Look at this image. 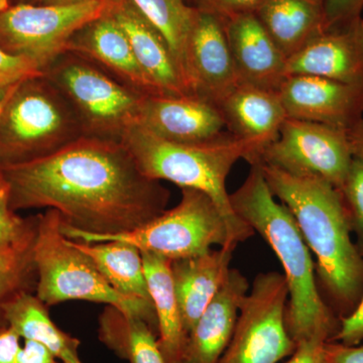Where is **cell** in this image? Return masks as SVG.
Wrapping results in <instances>:
<instances>
[{"instance_id":"cell-1","label":"cell","mask_w":363,"mask_h":363,"mask_svg":"<svg viewBox=\"0 0 363 363\" xmlns=\"http://www.w3.org/2000/svg\"><path fill=\"white\" fill-rule=\"evenodd\" d=\"M13 211L54 209L62 233L90 242L130 233L164 213L171 193L138 169L123 143L83 136L51 156L0 168Z\"/></svg>"},{"instance_id":"cell-2","label":"cell","mask_w":363,"mask_h":363,"mask_svg":"<svg viewBox=\"0 0 363 363\" xmlns=\"http://www.w3.org/2000/svg\"><path fill=\"white\" fill-rule=\"evenodd\" d=\"M257 164L272 194L290 210L316 257L315 269L325 292L341 318L347 316L363 296V255L351 240L340 191L322 179Z\"/></svg>"},{"instance_id":"cell-3","label":"cell","mask_w":363,"mask_h":363,"mask_svg":"<svg viewBox=\"0 0 363 363\" xmlns=\"http://www.w3.org/2000/svg\"><path fill=\"white\" fill-rule=\"evenodd\" d=\"M250 166L247 180L229 194L231 207L269 243L283 267L289 290V333L296 344L309 339L331 341L340 321L319 292L311 250L290 210L272 194L260 164Z\"/></svg>"},{"instance_id":"cell-4","label":"cell","mask_w":363,"mask_h":363,"mask_svg":"<svg viewBox=\"0 0 363 363\" xmlns=\"http://www.w3.org/2000/svg\"><path fill=\"white\" fill-rule=\"evenodd\" d=\"M121 143L143 175L210 196L225 216L238 243L245 242L255 233L233 211L226 181L236 162L243 159L252 164L259 159L262 150L259 145L235 138L228 131L204 143L172 142L138 123L125 131Z\"/></svg>"},{"instance_id":"cell-5","label":"cell","mask_w":363,"mask_h":363,"mask_svg":"<svg viewBox=\"0 0 363 363\" xmlns=\"http://www.w3.org/2000/svg\"><path fill=\"white\" fill-rule=\"evenodd\" d=\"M61 226V216L57 210L47 209L44 213L38 214L37 236L33 243L37 297L49 308L68 301L113 306L126 316L147 322L157 334L152 303L126 297L114 290L92 260L71 245L62 233Z\"/></svg>"},{"instance_id":"cell-6","label":"cell","mask_w":363,"mask_h":363,"mask_svg":"<svg viewBox=\"0 0 363 363\" xmlns=\"http://www.w3.org/2000/svg\"><path fill=\"white\" fill-rule=\"evenodd\" d=\"M84 131L61 91L44 74L16 86L0 113V168L51 156Z\"/></svg>"},{"instance_id":"cell-7","label":"cell","mask_w":363,"mask_h":363,"mask_svg":"<svg viewBox=\"0 0 363 363\" xmlns=\"http://www.w3.org/2000/svg\"><path fill=\"white\" fill-rule=\"evenodd\" d=\"M73 107L84 135L121 143L138 123L143 95L90 61L65 52L43 71Z\"/></svg>"},{"instance_id":"cell-8","label":"cell","mask_w":363,"mask_h":363,"mask_svg":"<svg viewBox=\"0 0 363 363\" xmlns=\"http://www.w3.org/2000/svg\"><path fill=\"white\" fill-rule=\"evenodd\" d=\"M181 190V201L177 206L145 225L88 243L124 241L142 252L155 253L171 262L203 255L213 250L214 245L235 250L238 241L212 198L195 189Z\"/></svg>"},{"instance_id":"cell-9","label":"cell","mask_w":363,"mask_h":363,"mask_svg":"<svg viewBox=\"0 0 363 363\" xmlns=\"http://www.w3.org/2000/svg\"><path fill=\"white\" fill-rule=\"evenodd\" d=\"M289 290L284 274L255 277L236 321L233 337L219 363H279L297 344L286 327Z\"/></svg>"},{"instance_id":"cell-10","label":"cell","mask_w":363,"mask_h":363,"mask_svg":"<svg viewBox=\"0 0 363 363\" xmlns=\"http://www.w3.org/2000/svg\"><path fill=\"white\" fill-rule=\"evenodd\" d=\"M108 4L109 0L62 6L11 4L0 13V48L28 60L43 73L65 52L72 35L104 14Z\"/></svg>"},{"instance_id":"cell-11","label":"cell","mask_w":363,"mask_h":363,"mask_svg":"<svg viewBox=\"0 0 363 363\" xmlns=\"http://www.w3.org/2000/svg\"><path fill=\"white\" fill-rule=\"evenodd\" d=\"M353 157L347 130L288 117L277 140L255 162L292 175L322 179L339 189Z\"/></svg>"},{"instance_id":"cell-12","label":"cell","mask_w":363,"mask_h":363,"mask_svg":"<svg viewBox=\"0 0 363 363\" xmlns=\"http://www.w3.org/2000/svg\"><path fill=\"white\" fill-rule=\"evenodd\" d=\"M185 67L190 94L217 106L240 85L223 21L198 11L186 50Z\"/></svg>"},{"instance_id":"cell-13","label":"cell","mask_w":363,"mask_h":363,"mask_svg":"<svg viewBox=\"0 0 363 363\" xmlns=\"http://www.w3.org/2000/svg\"><path fill=\"white\" fill-rule=\"evenodd\" d=\"M288 117L348 130L363 118V86L289 75L279 90Z\"/></svg>"},{"instance_id":"cell-14","label":"cell","mask_w":363,"mask_h":363,"mask_svg":"<svg viewBox=\"0 0 363 363\" xmlns=\"http://www.w3.org/2000/svg\"><path fill=\"white\" fill-rule=\"evenodd\" d=\"M286 75L319 76L363 86V18L323 28L286 61Z\"/></svg>"},{"instance_id":"cell-15","label":"cell","mask_w":363,"mask_h":363,"mask_svg":"<svg viewBox=\"0 0 363 363\" xmlns=\"http://www.w3.org/2000/svg\"><path fill=\"white\" fill-rule=\"evenodd\" d=\"M138 124L177 143H204L225 133L217 105L196 95H149L140 102Z\"/></svg>"},{"instance_id":"cell-16","label":"cell","mask_w":363,"mask_h":363,"mask_svg":"<svg viewBox=\"0 0 363 363\" xmlns=\"http://www.w3.org/2000/svg\"><path fill=\"white\" fill-rule=\"evenodd\" d=\"M65 52L88 60L138 94L162 95L140 69L125 33L108 11L79 28Z\"/></svg>"},{"instance_id":"cell-17","label":"cell","mask_w":363,"mask_h":363,"mask_svg":"<svg viewBox=\"0 0 363 363\" xmlns=\"http://www.w3.org/2000/svg\"><path fill=\"white\" fill-rule=\"evenodd\" d=\"M223 23L240 84L279 92L288 76V59L255 14H243Z\"/></svg>"},{"instance_id":"cell-18","label":"cell","mask_w":363,"mask_h":363,"mask_svg":"<svg viewBox=\"0 0 363 363\" xmlns=\"http://www.w3.org/2000/svg\"><path fill=\"white\" fill-rule=\"evenodd\" d=\"M108 13L130 40L136 61L162 95H191L166 40L130 0H109Z\"/></svg>"},{"instance_id":"cell-19","label":"cell","mask_w":363,"mask_h":363,"mask_svg":"<svg viewBox=\"0 0 363 363\" xmlns=\"http://www.w3.org/2000/svg\"><path fill=\"white\" fill-rule=\"evenodd\" d=\"M250 290L247 278L231 269L225 283L189 334L181 363H219L230 342L241 304Z\"/></svg>"},{"instance_id":"cell-20","label":"cell","mask_w":363,"mask_h":363,"mask_svg":"<svg viewBox=\"0 0 363 363\" xmlns=\"http://www.w3.org/2000/svg\"><path fill=\"white\" fill-rule=\"evenodd\" d=\"M218 107L227 131L262 152L277 140L288 118L279 92L252 86L238 85Z\"/></svg>"},{"instance_id":"cell-21","label":"cell","mask_w":363,"mask_h":363,"mask_svg":"<svg viewBox=\"0 0 363 363\" xmlns=\"http://www.w3.org/2000/svg\"><path fill=\"white\" fill-rule=\"evenodd\" d=\"M233 248L220 247L203 255L172 260L177 298L188 334L225 283Z\"/></svg>"},{"instance_id":"cell-22","label":"cell","mask_w":363,"mask_h":363,"mask_svg":"<svg viewBox=\"0 0 363 363\" xmlns=\"http://www.w3.org/2000/svg\"><path fill=\"white\" fill-rule=\"evenodd\" d=\"M143 269L157 322V345L167 363H181L189 334L177 298L171 260L142 252Z\"/></svg>"},{"instance_id":"cell-23","label":"cell","mask_w":363,"mask_h":363,"mask_svg":"<svg viewBox=\"0 0 363 363\" xmlns=\"http://www.w3.org/2000/svg\"><path fill=\"white\" fill-rule=\"evenodd\" d=\"M255 14L286 59L324 28L322 6L309 0H267Z\"/></svg>"},{"instance_id":"cell-24","label":"cell","mask_w":363,"mask_h":363,"mask_svg":"<svg viewBox=\"0 0 363 363\" xmlns=\"http://www.w3.org/2000/svg\"><path fill=\"white\" fill-rule=\"evenodd\" d=\"M69 240L73 247L92 260L98 271L117 292L126 297L152 302L142 252L135 245L121 240L95 243Z\"/></svg>"},{"instance_id":"cell-25","label":"cell","mask_w":363,"mask_h":363,"mask_svg":"<svg viewBox=\"0 0 363 363\" xmlns=\"http://www.w3.org/2000/svg\"><path fill=\"white\" fill-rule=\"evenodd\" d=\"M6 324L23 340L37 341L59 358L79 357L81 342L59 328L49 314V307L35 293L23 292L9 301L4 309Z\"/></svg>"},{"instance_id":"cell-26","label":"cell","mask_w":363,"mask_h":363,"mask_svg":"<svg viewBox=\"0 0 363 363\" xmlns=\"http://www.w3.org/2000/svg\"><path fill=\"white\" fill-rule=\"evenodd\" d=\"M98 337L117 357L130 363H167L157 332L147 322L106 306L99 317Z\"/></svg>"},{"instance_id":"cell-27","label":"cell","mask_w":363,"mask_h":363,"mask_svg":"<svg viewBox=\"0 0 363 363\" xmlns=\"http://www.w3.org/2000/svg\"><path fill=\"white\" fill-rule=\"evenodd\" d=\"M130 1L166 40L188 88L186 80V50L197 16V9L191 6L187 0Z\"/></svg>"},{"instance_id":"cell-28","label":"cell","mask_w":363,"mask_h":363,"mask_svg":"<svg viewBox=\"0 0 363 363\" xmlns=\"http://www.w3.org/2000/svg\"><path fill=\"white\" fill-rule=\"evenodd\" d=\"M37 225L23 240L0 252V328L6 326L4 309L20 293H35L37 269L33 262V243Z\"/></svg>"},{"instance_id":"cell-29","label":"cell","mask_w":363,"mask_h":363,"mask_svg":"<svg viewBox=\"0 0 363 363\" xmlns=\"http://www.w3.org/2000/svg\"><path fill=\"white\" fill-rule=\"evenodd\" d=\"M37 222L38 215L23 218L11 209L9 184L0 172V252L23 240Z\"/></svg>"},{"instance_id":"cell-30","label":"cell","mask_w":363,"mask_h":363,"mask_svg":"<svg viewBox=\"0 0 363 363\" xmlns=\"http://www.w3.org/2000/svg\"><path fill=\"white\" fill-rule=\"evenodd\" d=\"M338 190L350 218L351 229L357 233L363 248V159L353 157L350 172Z\"/></svg>"},{"instance_id":"cell-31","label":"cell","mask_w":363,"mask_h":363,"mask_svg":"<svg viewBox=\"0 0 363 363\" xmlns=\"http://www.w3.org/2000/svg\"><path fill=\"white\" fill-rule=\"evenodd\" d=\"M40 75L42 72L28 60L7 54L0 48V100L23 81Z\"/></svg>"},{"instance_id":"cell-32","label":"cell","mask_w":363,"mask_h":363,"mask_svg":"<svg viewBox=\"0 0 363 363\" xmlns=\"http://www.w3.org/2000/svg\"><path fill=\"white\" fill-rule=\"evenodd\" d=\"M267 0H194L192 6L202 13L226 21L236 16L257 13Z\"/></svg>"},{"instance_id":"cell-33","label":"cell","mask_w":363,"mask_h":363,"mask_svg":"<svg viewBox=\"0 0 363 363\" xmlns=\"http://www.w3.org/2000/svg\"><path fill=\"white\" fill-rule=\"evenodd\" d=\"M324 28L344 25L362 16L363 0H323Z\"/></svg>"},{"instance_id":"cell-34","label":"cell","mask_w":363,"mask_h":363,"mask_svg":"<svg viewBox=\"0 0 363 363\" xmlns=\"http://www.w3.org/2000/svg\"><path fill=\"white\" fill-rule=\"evenodd\" d=\"M331 341L344 345H357L363 341V296L357 308L347 316L341 318L337 333Z\"/></svg>"},{"instance_id":"cell-35","label":"cell","mask_w":363,"mask_h":363,"mask_svg":"<svg viewBox=\"0 0 363 363\" xmlns=\"http://www.w3.org/2000/svg\"><path fill=\"white\" fill-rule=\"evenodd\" d=\"M323 363H363V344L344 345L327 341L323 347Z\"/></svg>"},{"instance_id":"cell-36","label":"cell","mask_w":363,"mask_h":363,"mask_svg":"<svg viewBox=\"0 0 363 363\" xmlns=\"http://www.w3.org/2000/svg\"><path fill=\"white\" fill-rule=\"evenodd\" d=\"M327 341L309 339L297 344L295 352L286 363H323V347Z\"/></svg>"},{"instance_id":"cell-37","label":"cell","mask_w":363,"mask_h":363,"mask_svg":"<svg viewBox=\"0 0 363 363\" xmlns=\"http://www.w3.org/2000/svg\"><path fill=\"white\" fill-rule=\"evenodd\" d=\"M18 363H63L49 348L37 341L25 340L18 355Z\"/></svg>"},{"instance_id":"cell-38","label":"cell","mask_w":363,"mask_h":363,"mask_svg":"<svg viewBox=\"0 0 363 363\" xmlns=\"http://www.w3.org/2000/svg\"><path fill=\"white\" fill-rule=\"evenodd\" d=\"M21 339L9 325L0 328V363H18Z\"/></svg>"},{"instance_id":"cell-39","label":"cell","mask_w":363,"mask_h":363,"mask_svg":"<svg viewBox=\"0 0 363 363\" xmlns=\"http://www.w3.org/2000/svg\"><path fill=\"white\" fill-rule=\"evenodd\" d=\"M353 157L363 159V118L347 130Z\"/></svg>"},{"instance_id":"cell-40","label":"cell","mask_w":363,"mask_h":363,"mask_svg":"<svg viewBox=\"0 0 363 363\" xmlns=\"http://www.w3.org/2000/svg\"><path fill=\"white\" fill-rule=\"evenodd\" d=\"M93 0H28V4L35 6H73V4H84Z\"/></svg>"},{"instance_id":"cell-41","label":"cell","mask_w":363,"mask_h":363,"mask_svg":"<svg viewBox=\"0 0 363 363\" xmlns=\"http://www.w3.org/2000/svg\"><path fill=\"white\" fill-rule=\"evenodd\" d=\"M11 6V0H0V13Z\"/></svg>"},{"instance_id":"cell-42","label":"cell","mask_w":363,"mask_h":363,"mask_svg":"<svg viewBox=\"0 0 363 363\" xmlns=\"http://www.w3.org/2000/svg\"><path fill=\"white\" fill-rule=\"evenodd\" d=\"M63 363H83L81 362L80 357H72V358H67V359L63 360L62 362Z\"/></svg>"},{"instance_id":"cell-43","label":"cell","mask_w":363,"mask_h":363,"mask_svg":"<svg viewBox=\"0 0 363 363\" xmlns=\"http://www.w3.org/2000/svg\"><path fill=\"white\" fill-rule=\"evenodd\" d=\"M13 88H14V87H13ZM13 89H11V90H13ZM11 91H9V93H7L6 96V97H4V99L0 100V113H1L2 107H4V104H6V101L7 97H9V93H11Z\"/></svg>"},{"instance_id":"cell-44","label":"cell","mask_w":363,"mask_h":363,"mask_svg":"<svg viewBox=\"0 0 363 363\" xmlns=\"http://www.w3.org/2000/svg\"><path fill=\"white\" fill-rule=\"evenodd\" d=\"M11 1H13V0H11ZM14 1H16V4H28V0H14Z\"/></svg>"},{"instance_id":"cell-45","label":"cell","mask_w":363,"mask_h":363,"mask_svg":"<svg viewBox=\"0 0 363 363\" xmlns=\"http://www.w3.org/2000/svg\"><path fill=\"white\" fill-rule=\"evenodd\" d=\"M309 1L314 2V4H319V6H322V4H323V0H309Z\"/></svg>"},{"instance_id":"cell-46","label":"cell","mask_w":363,"mask_h":363,"mask_svg":"<svg viewBox=\"0 0 363 363\" xmlns=\"http://www.w3.org/2000/svg\"><path fill=\"white\" fill-rule=\"evenodd\" d=\"M187 1L191 4V6H192L193 1H194V0H187Z\"/></svg>"}]
</instances>
